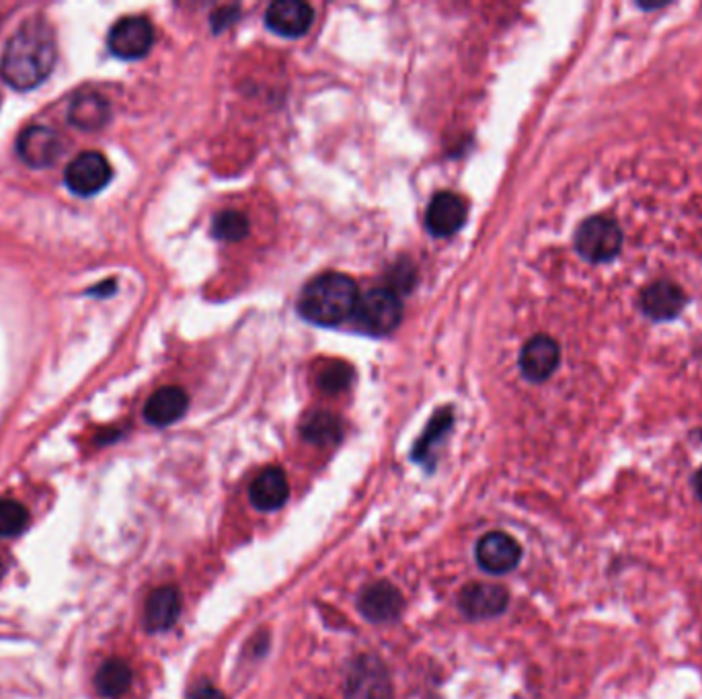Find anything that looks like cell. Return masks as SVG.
Wrapping results in <instances>:
<instances>
[{
  "mask_svg": "<svg viewBox=\"0 0 702 699\" xmlns=\"http://www.w3.org/2000/svg\"><path fill=\"white\" fill-rule=\"evenodd\" d=\"M345 699H394L387 665L375 654H359L347 668Z\"/></svg>",
  "mask_w": 702,
  "mask_h": 699,
  "instance_id": "4",
  "label": "cell"
},
{
  "mask_svg": "<svg viewBox=\"0 0 702 699\" xmlns=\"http://www.w3.org/2000/svg\"><path fill=\"white\" fill-rule=\"evenodd\" d=\"M510 604V593L501 585L470 583L458 595V609L468 620L498 618Z\"/></svg>",
  "mask_w": 702,
  "mask_h": 699,
  "instance_id": "10",
  "label": "cell"
},
{
  "mask_svg": "<svg viewBox=\"0 0 702 699\" xmlns=\"http://www.w3.org/2000/svg\"><path fill=\"white\" fill-rule=\"evenodd\" d=\"M155 44V30L146 16H124L111 27L108 46L122 60H141Z\"/></svg>",
  "mask_w": 702,
  "mask_h": 699,
  "instance_id": "6",
  "label": "cell"
},
{
  "mask_svg": "<svg viewBox=\"0 0 702 699\" xmlns=\"http://www.w3.org/2000/svg\"><path fill=\"white\" fill-rule=\"evenodd\" d=\"M450 427H453V410L444 408L442 413H437L434 419L430 420L427 429L423 431L422 439L415 443L411 458L415 462L423 464L427 470H432L434 467V460H432L434 450H436L437 443L444 439V436L448 433Z\"/></svg>",
  "mask_w": 702,
  "mask_h": 699,
  "instance_id": "19",
  "label": "cell"
},
{
  "mask_svg": "<svg viewBox=\"0 0 702 699\" xmlns=\"http://www.w3.org/2000/svg\"><path fill=\"white\" fill-rule=\"evenodd\" d=\"M4 575V566H2V560H0V578Z\"/></svg>",
  "mask_w": 702,
  "mask_h": 699,
  "instance_id": "26",
  "label": "cell"
},
{
  "mask_svg": "<svg viewBox=\"0 0 702 699\" xmlns=\"http://www.w3.org/2000/svg\"><path fill=\"white\" fill-rule=\"evenodd\" d=\"M181 595L175 587H158L146 599L144 628L153 634L167 632L179 620Z\"/></svg>",
  "mask_w": 702,
  "mask_h": 699,
  "instance_id": "15",
  "label": "cell"
},
{
  "mask_svg": "<svg viewBox=\"0 0 702 699\" xmlns=\"http://www.w3.org/2000/svg\"><path fill=\"white\" fill-rule=\"evenodd\" d=\"M694 488H697V493H699V497L702 498V466L699 472H697V476H694Z\"/></svg>",
  "mask_w": 702,
  "mask_h": 699,
  "instance_id": "25",
  "label": "cell"
},
{
  "mask_svg": "<svg viewBox=\"0 0 702 699\" xmlns=\"http://www.w3.org/2000/svg\"><path fill=\"white\" fill-rule=\"evenodd\" d=\"M314 11L302 0H278L266 11V25L283 37H300L311 30Z\"/></svg>",
  "mask_w": 702,
  "mask_h": 699,
  "instance_id": "13",
  "label": "cell"
},
{
  "mask_svg": "<svg viewBox=\"0 0 702 699\" xmlns=\"http://www.w3.org/2000/svg\"><path fill=\"white\" fill-rule=\"evenodd\" d=\"M212 234L220 238V240H226V243H238L243 240L247 234H249V218L241 212H222L212 224Z\"/></svg>",
  "mask_w": 702,
  "mask_h": 699,
  "instance_id": "22",
  "label": "cell"
},
{
  "mask_svg": "<svg viewBox=\"0 0 702 699\" xmlns=\"http://www.w3.org/2000/svg\"><path fill=\"white\" fill-rule=\"evenodd\" d=\"M94 685H97L99 694L105 698H122L132 685V668L124 658H110L97 670Z\"/></svg>",
  "mask_w": 702,
  "mask_h": 699,
  "instance_id": "18",
  "label": "cell"
},
{
  "mask_svg": "<svg viewBox=\"0 0 702 699\" xmlns=\"http://www.w3.org/2000/svg\"><path fill=\"white\" fill-rule=\"evenodd\" d=\"M349 380H352V368L344 361H333L319 373V386L325 392L345 390L349 386Z\"/></svg>",
  "mask_w": 702,
  "mask_h": 699,
  "instance_id": "23",
  "label": "cell"
},
{
  "mask_svg": "<svg viewBox=\"0 0 702 699\" xmlns=\"http://www.w3.org/2000/svg\"><path fill=\"white\" fill-rule=\"evenodd\" d=\"M110 103L101 94L85 93L70 103L68 122L82 132H97L110 122Z\"/></svg>",
  "mask_w": 702,
  "mask_h": 699,
  "instance_id": "17",
  "label": "cell"
},
{
  "mask_svg": "<svg viewBox=\"0 0 702 699\" xmlns=\"http://www.w3.org/2000/svg\"><path fill=\"white\" fill-rule=\"evenodd\" d=\"M193 699H226L224 698V694L219 691L216 687H212V685L203 684L193 691Z\"/></svg>",
  "mask_w": 702,
  "mask_h": 699,
  "instance_id": "24",
  "label": "cell"
},
{
  "mask_svg": "<svg viewBox=\"0 0 702 699\" xmlns=\"http://www.w3.org/2000/svg\"><path fill=\"white\" fill-rule=\"evenodd\" d=\"M358 283L345 273H321L298 297V314L316 327H337L352 318L358 304Z\"/></svg>",
  "mask_w": 702,
  "mask_h": 699,
  "instance_id": "2",
  "label": "cell"
},
{
  "mask_svg": "<svg viewBox=\"0 0 702 699\" xmlns=\"http://www.w3.org/2000/svg\"><path fill=\"white\" fill-rule=\"evenodd\" d=\"M30 511L13 498H0V538H15L30 528Z\"/></svg>",
  "mask_w": 702,
  "mask_h": 699,
  "instance_id": "21",
  "label": "cell"
},
{
  "mask_svg": "<svg viewBox=\"0 0 702 699\" xmlns=\"http://www.w3.org/2000/svg\"><path fill=\"white\" fill-rule=\"evenodd\" d=\"M16 153L27 167L46 169L63 156V136L46 125H32L21 132L16 140Z\"/></svg>",
  "mask_w": 702,
  "mask_h": 699,
  "instance_id": "8",
  "label": "cell"
},
{
  "mask_svg": "<svg viewBox=\"0 0 702 699\" xmlns=\"http://www.w3.org/2000/svg\"><path fill=\"white\" fill-rule=\"evenodd\" d=\"M300 433L314 446H333L342 439L344 429L335 415L325 413V410H316L302 420Z\"/></svg>",
  "mask_w": 702,
  "mask_h": 699,
  "instance_id": "20",
  "label": "cell"
},
{
  "mask_svg": "<svg viewBox=\"0 0 702 699\" xmlns=\"http://www.w3.org/2000/svg\"><path fill=\"white\" fill-rule=\"evenodd\" d=\"M290 497V484L280 467H267L250 482V505L261 514H274L286 505Z\"/></svg>",
  "mask_w": 702,
  "mask_h": 699,
  "instance_id": "14",
  "label": "cell"
},
{
  "mask_svg": "<svg viewBox=\"0 0 702 699\" xmlns=\"http://www.w3.org/2000/svg\"><path fill=\"white\" fill-rule=\"evenodd\" d=\"M467 222V205L463 198L450 191H439L427 205L425 226L436 238L453 236Z\"/></svg>",
  "mask_w": 702,
  "mask_h": 699,
  "instance_id": "12",
  "label": "cell"
},
{
  "mask_svg": "<svg viewBox=\"0 0 702 699\" xmlns=\"http://www.w3.org/2000/svg\"><path fill=\"white\" fill-rule=\"evenodd\" d=\"M188 394L179 386L156 390L144 405V419L153 427H169L181 419L188 410Z\"/></svg>",
  "mask_w": 702,
  "mask_h": 699,
  "instance_id": "16",
  "label": "cell"
},
{
  "mask_svg": "<svg viewBox=\"0 0 702 699\" xmlns=\"http://www.w3.org/2000/svg\"><path fill=\"white\" fill-rule=\"evenodd\" d=\"M58 56L56 35L42 16L27 19L7 42L0 58V77L16 91H30L46 80Z\"/></svg>",
  "mask_w": 702,
  "mask_h": 699,
  "instance_id": "1",
  "label": "cell"
},
{
  "mask_svg": "<svg viewBox=\"0 0 702 699\" xmlns=\"http://www.w3.org/2000/svg\"><path fill=\"white\" fill-rule=\"evenodd\" d=\"M561 349L548 335H536L520 351V370L531 382H545L557 372Z\"/></svg>",
  "mask_w": 702,
  "mask_h": 699,
  "instance_id": "11",
  "label": "cell"
},
{
  "mask_svg": "<svg viewBox=\"0 0 702 699\" xmlns=\"http://www.w3.org/2000/svg\"><path fill=\"white\" fill-rule=\"evenodd\" d=\"M477 564L489 575L512 573L522 560V548L512 535L503 531H489L475 550Z\"/></svg>",
  "mask_w": 702,
  "mask_h": 699,
  "instance_id": "9",
  "label": "cell"
},
{
  "mask_svg": "<svg viewBox=\"0 0 702 699\" xmlns=\"http://www.w3.org/2000/svg\"><path fill=\"white\" fill-rule=\"evenodd\" d=\"M401 316L403 304L399 295L387 288H376L368 294L359 295L356 311L352 314V323L370 337H385L399 327Z\"/></svg>",
  "mask_w": 702,
  "mask_h": 699,
  "instance_id": "3",
  "label": "cell"
},
{
  "mask_svg": "<svg viewBox=\"0 0 702 699\" xmlns=\"http://www.w3.org/2000/svg\"><path fill=\"white\" fill-rule=\"evenodd\" d=\"M111 174L110 160L101 153L89 150L70 160L64 172V183L78 198H91L110 185Z\"/></svg>",
  "mask_w": 702,
  "mask_h": 699,
  "instance_id": "5",
  "label": "cell"
},
{
  "mask_svg": "<svg viewBox=\"0 0 702 699\" xmlns=\"http://www.w3.org/2000/svg\"><path fill=\"white\" fill-rule=\"evenodd\" d=\"M356 606L364 620L372 623L397 622L405 609L403 593L389 580H376L359 590Z\"/></svg>",
  "mask_w": 702,
  "mask_h": 699,
  "instance_id": "7",
  "label": "cell"
}]
</instances>
